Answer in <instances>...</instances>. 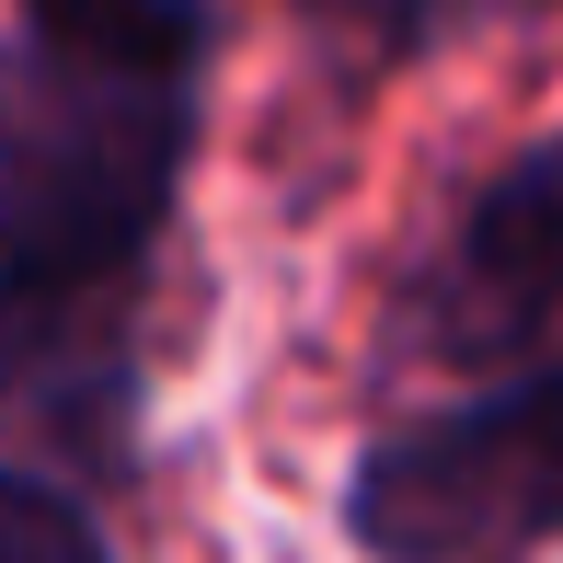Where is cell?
<instances>
[{"label":"cell","mask_w":563,"mask_h":563,"mask_svg":"<svg viewBox=\"0 0 563 563\" xmlns=\"http://www.w3.org/2000/svg\"><path fill=\"white\" fill-rule=\"evenodd\" d=\"M0 563H115V541L81 483L23 460V472H0Z\"/></svg>","instance_id":"277c9868"},{"label":"cell","mask_w":563,"mask_h":563,"mask_svg":"<svg viewBox=\"0 0 563 563\" xmlns=\"http://www.w3.org/2000/svg\"><path fill=\"white\" fill-rule=\"evenodd\" d=\"M345 541L368 563H529L563 541V345L356 449Z\"/></svg>","instance_id":"7a4b0ae2"},{"label":"cell","mask_w":563,"mask_h":563,"mask_svg":"<svg viewBox=\"0 0 563 563\" xmlns=\"http://www.w3.org/2000/svg\"><path fill=\"white\" fill-rule=\"evenodd\" d=\"M311 12H322V23H345V35H368L379 58L426 35V0H311Z\"/></svg>","instance_id":"5b68a950"},{"label":"cell","mask_w":563,"mask_h":563,"mask_svg":"<svg viewBox=\"0 0 563 563\" xmlns=\"http://www.w3.org/2000/svg\"><path fill=\"white\" fill-rule=\"evenodd\" d=\"M208 0H12L0 115V299H12L23 426L92 483L139 460L126 299L185 196Z\"/></svg>","instance_id":"6da1fadb"},{"label":"cell","mask_w":563,"mask_h":563,"mask_svg":"<svg viewBox=\"0 0 563 563\" xmlns=\"http://www.w3.org/2000/svg\"><path fill=\"white\" fill-rule=\"evenodd\" d=\"M552 345H563V139L483 173L391 299V356L415 368L518 379Z\"/></svg>","instance_id":"3957f363"}]
</instances>
